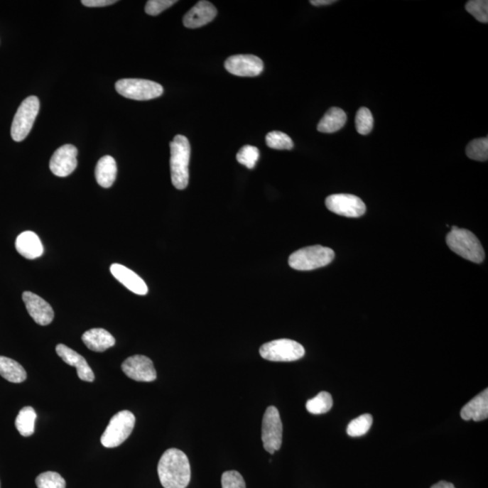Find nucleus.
Wrapping results in <instances>:
<instances>
[{
	"instance_id": "obj_13",
	"label": "nucleus",
	"mask_w": 488,
	"mask_h": 488,
	"mask_svg": "<svg viewBox=\"0 0 488 488\" xmlns=\"http://www.w3.org/2000/svg\"><path fill=\"white\" fill-rule=\"evenodd\" d=\"M77 148L72 145L60 147L50 161V170L59 178L68 177L77 168Z\"/></svg>"
},
{
	"instance_id": "obj_27",
	"label": "nucleus",
	"mask_w": 488,
	"mask_h": 488,
	"mask_svg": "<svg viewBox=\"0 0 488 488\" xmlns=\"http://www.w3.org/2000/svg\"><path fill=\"white\" fill-rule=\"evenodd\" d=\"M373 424V417L371 414H363L355 418L347 426V434L350 437H361L367 434Z\"/></svg>"
},
{
	"instance_id": "obj_31",
	"label": "nucleus",
	"mask_w": 488,
	"mask_h": 488,
	"mask_svg": "<svg viewBox=\"0 0 488 488\" xmlns=\"http://www.w3.org/2000/svg\"><path fill=\"white\" fill-rule=\"evenodd\" d=\"M260 158V151L254 146H244L237 155V159L240 164L245 166L249 169H252L256 166Z\"/></svg>"
},
{
	"instance_id": "obj_34",
	"label": "nucleus",
	"mask_w": 488,
	"mask_h": 488,
	"mask_svg": "<svg viewBox=\"0 0 488 488\" xmlns=\"http://www.w3.org/2000/svg\"><path fill=\"white\" fill-rule=\"evenodd\" d=\"M177 2L175 0H149L146 4L145 11L149 16H158Z\"/></svg>"
},
{
	"instance_id": "obj_12",
	"label": "nucleus",
	"mask_w": 488,
	"mask_h": 488,
	"mask_svg": "<svg viewBox=\"0 0 488 488\" xmlns=\"http://www.w3.org/2000/svg\"><path fill=\"white\" fill-rule=\"evenodd\" d=\"M225 69L230 74L241 77H254L264 71V62L258 56L237 55L229 58L224 63Z\"/></svg>"
},
{
	"instance_id": "obj_18",
	"label": "nucleus",
	"mask_w": 488,
	"mask_h": 488,
	"mask_svg": "<svg viewBox=\"0 0 488 488\" xmlns=\"http://www.w3.org/2000/svg\"><path fill=\"white\" fill-rule=\"evenodd\" d=\"M16 249L20 255L28 260H35L44 254V247L38 234L31 231L18 235L16 240Z\"/></svg>"
},
{
	"instance_id": "obj_36",
	"label": "nucleus",
	"mask_w": 488,
	"mask_h": 488,
	"mask_svg": "<svg viewBox=\"0 0 488 488\" xmlns=\"http://www.w3.org/2000/svg\"><path fill=\"white\" fill-rule=\"evenodd\" d=\"M334 0H311L310 4L315 6H328L335 3Z\"/></svg>"
},
{
	"instance_id": "obj_29",
	"label": "nucleus",
	"mask_w": 488,
	"mask_h": 488,
	"mask_svg": "<svg viewBox=\"0 0 488 488\" xmlns=\"http://www.w3.org/2000/svg\"><path fill=\"white\" fill-rule=\"evenodd\" d=\"M36 487L38 488H65L66 482L61 475L48 471L40 474L36 479Z\"/></svg>"
},
{
	"instance_id": "obj_30",
	"label": "nucleus",
	"mask_w": 488,
	"mask_h": 488,
	"mask_svg": "<svg viewBox=\"0 0 488 488\" xmlns=\"http://www.w3.org/2000/svg\"><path fill=\"white\" fill-rule=\"evenodd\" d=\"M357 131L361 135H368L374 128V117L369 109L362 107L355 117Z\"/></svg>"
},
{
	"instance_id": "obj_6",
	"label": "nucleus",
	"mask_w": 488,
	"mask_h": 488,
	"mask_svg": "<svg viewBox=\"0 0 488 488\" xmlns=\"http://www.w3.org/2000/svg\"><path fill=\"white\" fill-rule=\"evenodd\" d=\"M116 91L125 98L148 101L161 97L164 89L158 82L144 79H121L115 85Z\"/></svg>"
},
{
	"instance_id": "obj_26",
	"label": "nucleus",
	"mask_w": 488,
	"mask_h": 488,
	"mask_svg": "<svg viewBox=\"0 0 488 488\" xmlns=\"http://www.w3.org/2000/svg\"><path fill=\"white\" fill-rule=\"evenodd\" d=\"M467 157L473 161L484 162L488 159V139L481 138L470 142L466 148Z\"/></svg>"
},
{
	"instance_id": "obj_15",
	"label": "nucleus",
	"mask_w": 488,
	"mask_h": 488,
	"mask_svg": "<svg viewBox=\"0 0 488 488\" xmlns=\"http://www.w3.org/2000/svg\"><path fill=\"white\" fill-rule=\"evenodd\" d=\"M56 353L62 358L65 363L74 367L77 369V374L80 379L92 383L95 379L94 371L90 367L87 361L84 357L78 354L77 352L66 347L64 344H59L55 348Z\"/></svg>"
},
{
	"instance_id": "obj_2",
	"label": "nucleus",
	"mask_w": 488,
	"mask_h": 488,
	"mask_svg": "<svg viewBox=\"0 0 488 488\" xmlns=\"http://www.w3.org/2000/svg\"><path fill=\"white\" fill-rule=\"evenodd\" d=\"M170 170L173 185L178 190L187 188L189 182L188 165L191 146L185 136L177 135L170 143Z\"/></svg>"
},
{
	"instance_id": "obj_4",
	"label": "nucleus",
	"mask_w": 488,
	"mask_h": 488,
	"mask_svg": "<svg viewBox=\"0 0 488 488\" xmlns=\"http://www.w3.org/2000/svg\"><path fill=\"white\" fill-rule=\"evenodd\" d=\"M334 258L335 252L332 249L315 245L293 252L288 258V264L294 270L313 271L327 266Z\"/></svg>"
},
{
	"instance_id": "obj_35",
	"label": "nucleus",
	"mask_w": 488,
	"mask_h": 488,
	"mask_svg": "<svg viewBox=\"0 0 488 488\" xmlns=\"http://www.w3.org/2000/svg\"><path fill=\"white\" fill-rule=\"evenodd\" d=\"M116 0H82V4L89 8H102L115 4Z\"/></svg>"
},
{
	"instance_id": "obj_22",
	"label": "nucleus",
	"mask_w": 488,
	"mask_h": 488,
	"mask_svg": "<svg viewBox=\"0 0 488 488\" xmlns=\"http://www.w3.org/2000/svg\"><path fill=\"white\" fill-rule=\"evenodd\" d=\"M347 117L343 109L333 107L330 109L318 125V131L322 134H335L347 124Z\"/></svg>"
},
{
	"instance_id": "obj_14",
	"label": "nucleus",
	"mask_w": 488,
	"mask_h": 488,
	"mask_svg": "<svg viewBox=\"0 0 488 488\" xmlns=\"http://www.w3.org/2000/svg\"><path fill=\"white\" fill-rule=\"evenodd\" d=\"M22 298L26 310L36 324L48 325L52 323L54 320L55 312L51 305L48 303L44 298L30 291H25Z\"/></svg>"
},
{
	"instance_id": "obj_28",
	"label": "nucleus",
	"mask_w": 488,
	"mask_h": 488,
	"mask_svg": "<svg viewBox=\"0 0 488 488\" xmlns=\"http://www.w3.org/2000/svg\"><path fill=\"white\" fill-rule=\"evenodd\" d=\"M266 144L269 148L278 149V151H291L293 148L294 143L290 136L281 131H271L266 136Z\"/></svg>"
},
{
	"instance_id": "obj_19",
	"label": "nucleus",
	"mask_w": 488,
	"mask_h": 488,
	"mask_svg": "<svg viewBox=\"0 0 488 488\" xmlns=\"http://www.w3.org/2000/svg\"><path fill=\"white\" fill-rule=\"evenodd\" d=\"M460 416L465 421H481L488 417V390L477 395L467 403L460 411Z\"/></svg>"
},
{
	"instance_id": "obj_37",
	"label": "nucleus",
	"mask_w": 488,
	"mask_h": 488,
	"mask_svg": "<svg viewBox=\"0 0 488 488\" xmlns=\"http://www.w3.org/2000/svg\"><path fill=\"white\" fill-rule=\"evenodd\" d=\"M430 488H456L453 484L446 482V481H440V482L433 484Z\"/></svg>"
},
{
	"instance_id": "obj_1",
	"label": "nucleus",
	"mask_w": 488,
	"mask_h": 488,
	"mask_svg": "<svg viewBox=\"0 0 488 488\" xmlns=\"http://www.w3.org/2000/svg\"><path fill=\"white\" fill-rule=\"evenodd\" d=\"M159 480L164 488H187L191 480L189 460L182 450L165 451L158 466Z\"/></svg>"
},
{
	"instance_id": "obj_21",
	"label": "nucleus",
	"mask_w": 488,
	"mask_h": 488,
	"mask_svg": "<svg viewBox=\"0 0 488 488\" xmlns=\"http://www.w3.org/2000/svg\"><path fill=\"white\" fill-rule=\"evenodd\" d=\"M117 177V164L111 156H104L96 165V181L102 188H109L114 184Z\"/></svg>"
},
{
	"instance_id": "obj_7",
	"label": "nucleus",
	"mask_w": 488,
	"mask_h": 488,
	"mask_svg": "<svg viewBox=\"0 0 488 488\" xmlns=\"http://www.w3.org/2000/svg\"><path fill=\"white\" fill-rule=\"evenodd\" d=\"M40 109L36 96H29L23 101L13 119L11 137L16 142L24 141L31 131Z\"/></svg>"
},
{
	"instance_id": "obj_24",
	"label": "nucleus",
	"mask_w": 488,
	"mask_h": 488,
	"mask_svg": "<svg viewBox=\"0 0 488 488\" xmlns=\"http://www.w3.org/2000/svg\"><path fill=\"white\" fill-rule=\"evenodd\" d=\"M34 408L26 406L19 411L16 419V428L23 437H29L35 433V423L36 420Z\"/></svg>"
},
{
	"instance_id": "obj_8",
	"label": "nucleus",
	"mask_w": 488,
	"mask_h": 488,
	"mask_svg": "<svg viewBox=\"0 0 488 488\" xmlns=\"http://www.w3.org/2000/svg\"><path fill=\"white\" fill-rule=\"evenodd\" d=\"M260 354L264 359L268 361L293 362L304 357L305 348L296 341L284 338L262 345Z\"/></svg>"
},
{
	"instance_id": "obj_20",
	"label": "nucleus",
	"mask_w": 488,
	"mask_h": 488,
	"mask_svg": "<svg viewBox=\"0 0 488 488\" xmlns=\"http://www.w3.org/2000/svg\"><path fill=\"white\" fill-rule=\"evenodd\" d=\"M82 340L90 350L102 353L115 345V338L104 328H92L82 335Z\"/></svg>"
},
{
	"instance_id": "obj_10",
	"label": "nucleus",
	"mask_w": 488,
	"mask_h": 488,
	"mask_svg": "<svg viewBox=\"0 0 488 488\" xmlns=\"http://www.w3.org/2000/svg\"><path fill=\"white\" fill-rule=\"evenodd\" d=\"M325 207L328 210L342 217L357 218L367 212L364 202L354 195H332L325 199Z\"/></svg>"
},
{
	"instance_id": "obj_23",
	"label": "nucleus",
	"mask_w": 488,
	"mask_h": 488,
	"mask_svg": "<svg viewBox=\"0 0 488 488\" xmlns=\"http://www.w3.org/2000/svg\"><path fill=\"white\" fill-rule=\"evenodd\" d=\"M0 375L10 383L21 384L26 379V372L18 362L0 357Z\"/></svg>"
},
{
	"instance_id": "obj_25",
	"label": "nucleus",
	"mask_w": 488,
	"mask_h": 488,
	"mask_svg": "<svg viewBox=\"0 0 488 488\" xmlns=\"http://www.w3.org/2000/svg\"><path fill=\"white\" fill-rule=\"evenodd\" d=\"M333 407V398L327 391H321L313 399L307 401L306 408L308 413L320 415L328 413Z\"/></svg>"
},
{
	"instance_id": "obj_32",
	"label": "nucleus",
	"mask_w": 488,
	"mask_h": 488,
	"mask_svg": "<svg viewBox=\"0 0 488 488\" xmlns=\"http://www.w3.org/2000/svg\"><path fill=\"white\" fill-rule=\"evenodd\" d=\"M466 10L481 23L488 22V1L487 0H471L466 4Z\"/></svg>"
},
{
	"instance_id": "obj_3",
	"label": "nucleus",
	"mask_w": 488,
	"mask_h": 488,
	"mask_svg": "<svg viewBox=\"0 0 488 488\" xmlns=\"http://www.w3.org/2000/svg\"><path fill=\"white\" fill-rule=\"evenodd\" d=\"M447 244L450 250L467 261L481 264L484 260V251L479 239L469 230L453 227L447 235Z\"/></svg>"
},
{
	"instance_id": "obj_16",
	"label": "nucleus",
	"mask_w": 488,
	"mask_h": 488,
	"mask_svg": "<svg viewBox=\"0 0 488 488\" xmlns=\"http://www.w3.org/2000/svg\"><path fill=\"white\" fill-rule=\"evenodd\" d=\"M217 10L211 2L199 1L185 15L183 23L185 28H198L208 24L215 18Z\"/></svg>"
},
{
	"instance_id": "obj_9",
	"label": "nucleus",
	"mask_w": 488,
	"mask_h": 488,
	"mask_svg": "<svg viewBox=\"0 0 488 488\" xmlns=\"http://www.w3.org/2000/svg\"><path fill=\"white\" fill-rule=\"evenodd\" d=\"M282 426L280 413L276 407L270 406L262 419L261 440L264 450L270 454L280 450L282 445Z\"/></svg>"
},
{
	"instance_id": "obj_33",
	"label": "nucleus",
	"mask_w": 488,
	"mask_h": 488,
	"mask_svg": "<svg viewBox=\"0 0 488 488\" xmlns=\"http://www.w3.org/2000/svg\"><path fill=\"white\" fill-rule=\"evenodd\" d=\"M222 488H246V484L240 473L230 470L222 475Z\"/></svg>"
},
{
	"instance_id": "obj_17",
	"label": "nucleus",
	"mask_w": 488,
	"mask_h": 488,
	"mask_svg": "<svg viewBox=\"0 0 488 488\" xmlns=\"http://www.w3.org/2000/svg\"><path fill=\"white\" fill-rule=\"evenodd\" d=\"M112 274L119 282H121L128 290L137 295H144L148 293V288L146 282L139 276L136 272L129 270L124 265L114 264L111 266Z\"/></svg>"
},
{
	"instance_id": "obj_11",
	"label": "nucleus",
	"mask_w": 488,
	"mask_h": 488,
	"mask_svg": "<svg viewBox=\"0 0 488 488\" xmlns=\"http://www.w3.org/2000/svg\"><path fill=\"white\" fill-rule=\"evenodd\" d=\"M124 373L131 379L151 383L157 379L153 362L145 355L136 354L127 358L121 364Z\"/></svg>"
},
{
	"instance_id": "obj_5",
	"label": "nucleus",
	"mask_w": 488,
	"mask_h": 488,
	"mask_svg": "<svg viewBox=\"0 0 488 488\" xmlns=\"http://www.w3.org/2000/svg\"><path fill=\"white\" fill-rule=\"evenodd\" d=\"M136 418L129 411H121L116 413L109 421L101 438L102 446L112 449L119 447L128 439L134 430Z\"/></svg>"
}]
</instances>
